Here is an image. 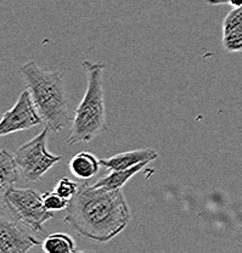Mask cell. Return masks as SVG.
Returning <instances> with one entry per match:
<instances>
[{
  "instance_id": "cell-1",
  "label": "cell",
  "mask_w": 242,
  "mask_h": 253,
  "mask_svg": "<svg viewBox=\"0 0 242 253\" xmlns=\"http://www.w3.org/2000/svg\"><path fill=\"white\" fill-rule=\"evenodd\" d=\"M130 219L122 190L81 184L66 208L64 223L86 239L107 242L122 233Z\"/></svg>"
},
{
  "instance_id": "cell-2",
  "label": "cell",
  "mask_w": 242,
  "mask_h": 253,
  "mask_svg": "<svg viewBox=\"0 0 242 253\" xmlns=\"http://www.w3.org/2000/svg\"><path fill=\"white\" fill-rule=\"evenodd\" d=\"M43 123L52 133H59L73 121L70 116V99L64 76L59 71L46 70L36 61L20 68Z\"/></svg>"
},
{
  "instance_id": "cell-3",
  "label": "cell",
  "mask_w": 242,
  "mask_h": 253,
  "mask_svg": "<svg viewBox=\"0 0 242 253\" xmlns=\"http://www.w3.org/2000/svg\"><path fill=\"white\" fill-rule=\"evenodd\" d=\"M81 66L88 76L85 95L76 109L67 145L86 144L99 136L106 129V105L104 93V62L84 60Z\"/></svg>"
},
{
  "instance_id": "cell-4",
  "label": "cell",
  "mask_w": 242,
  "mask_h": 253,
  "mask_svg": "<svg viewBox=\"0 0 242 253\" xmlns=\"http://www.w3.org/2000/svg\"><path fill=\"white\" fill-rule=\"evenodd\" d=\"M1 201L14 219L36 233L43 234V225L54 217L44 205L43 195L33 189H18L12 185L2 191Z\"/></svg>"
},
{
  "instance_id": "cell-5",
  "label": "cell",
  "mask_w": 242,
  "mask_h": 253,
  "mask_svg": "<svg viewBox=\"0 0 242 253\" xmlns=\"http://www.w3.org/2000/svg\"><path fill=\"white\" fill-rule=\"evenodd\" d=\"M49 131L45 126L32 140L23 144L15 151V161L23 180L37 183L64 158L60 155L50 154L46 149Z\"/></svg>"
},
{
  "instance_id": "cell-6",
  "label": "cell",
  "mask_w": 242,
  "mask_h": 253,
  "mask_svg": "<svg viewBox=\"0 0 242 253\" xmlns=\"http://www.w3.org/2000/svg\"><path fill=\"white\" fill-rule=\"evenodd\" d=\"M41 123L43 118L39 115L32 95L27 89L20 94L14 107L2 116L0 122V135L5 136L16 131L27 130Z\"/></svg>"
},
{
  "instance_id": "cell-7",
  "label": "cell",
  "mask_w": 242,
  "mask_h": 253,
  "mask_svg": "<svg viewBox=\"0 0 242 253\" xmlns=\"http://www.w3.org/2000/svg\"><path fill=\"white\" fill-rule=\"evenodd\" d=\"M17 221L6 218L0 220V253H25L40 244Z\"/></svg>"
},
{
  "instance_id": "cell-8",
  "label": "cell",
  "mask_w": 242,
  "mask_h": 253,
  "mask_svg": "<svg viewBox=\"0 0 242 253\" xmlns=\"http://www.w3.org/2000/svg\"><path fill=\"white\" fill-rule=\"evenodd\" d=\"M159 157V152L154 149H139L133 151L115 155L110 158H100L102 167L110 170H121L131 168L141 162H152Z\"/></svg>"
},
{
  "instance_id": "cell-9",
  "label": "cell",
  "mask_w": 242,
  "mask_h": 253,
  "mask_svg": "<svg viewBox=\"0 0 242 253\" xmlns=\"http://www.w3.org/2000/svg\"><path fill=\"white\" fill-rule=\"evenodd\" d=\"M100 166H101L100 158L94 156L90 152L81 151L71 158L68 167L76 178L88 180L99 173Z\"/></svg>"
},
{
  "instance_id": "cell-10",
  "label": "cell",
  "mask_w": 242,
  "mask_h": 253,
  "mask_svg": "<svg viewBox=\"0 0 242 253\" xmlns=\"http://www.w3.org/2000/svg\"><path fill=\"white\" fill-rule=\"evenodd\" d=\"M147 163L150 162H141L139 163V165L134 166V167L127 168V169L112 170V173L107 174L104 178L99 179L93 186L94 188H107L112 190L122 189L129 179L133 178L135 174L141 172V170L146 167Z\"/></svg>"
},
{
  "instance_id": "cell-11",
  "label": "cell",
  "mask_w": 242,
  "mask_h": 253,
  "mask_svg": "<svg viewBox=\"0 0 242 253\" xmlns=\"http://www.w3.org/2000/svg\"><path fill=\"white\" fill-rule=\"evenodd\" d=\"M20 178L21 175L14 155L10 154L7 150L2 149L0 151V186H1V191H5L7 188L15 185L20 180Z\"/></svg>"
},
{
  "instance_id": "cell-12",
  "label": "cell",
  "mask_w": 242,
  "mask_h": 253,
  "mask_svg": "<svg viewBox=\"0 0 242 253\" xmlns=\"http://www.w3.org/2000/svg\"><path fill=\"white\" fill-rule=\"evenodd\" d=\"M41 249L46 253H75L77 252L75 240L65 233H54L41 242Z\"/></svg>"
},
{
  "instance_id": "cell-13",
  "label": "cell",
  "mask_w": 242,
  "mask_h": 253,
  "mask_svg": "<svg viewBox=\"0 0 242 253\" xmlns=\"http://www.w3.org/2000/svg\"><path fill=\"white\" fill-rule=\"evenodd\" d=\"M223 45L229 52L242 51V22H223Z\"/></svg>"
},
{
  "instance_id": "cell-14",
  "label": "cell",
  "mask_w": 242,
  "mask_h": 253,
  "mask_svg": "<svg viewBox=\"0 0 242 253\" xmlns=\"http://www.w3.org/2000/svg\"><path fill=\"white\" fill-rule=\"evenodd\" d=\"M43 201L45 207L51 212H56V211H62L67 208L70 200L64 199L60 196L56 191H48L43 194Z\"/></svg>"
},
{
  "instance_id": "cell-15",
  "label": "cell",
  "mask_w": 242,
  "mask_h": 253,
  "mask_svg": "<svg viewBox=\"0 0 242 253\" xmlns=\"http://www.w3.org/2000/svg\"><path fill=\"white\" fill-rule=\"evenodd\" d=\"M78 189H80V185L75 181L70 180L68 178H62L59 183L55 186V191L60 195L64 199L71 200L76 194H77Z\"/></svg>"
}]
</instances>
